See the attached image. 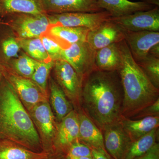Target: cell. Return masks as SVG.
Masks as SVG:
<instances>
[{"mask_svg": "<svg viewBox=\"0 0 159 159\" xmlns=\"http://www.w3.org/2000/svg\"><path fill=\"white\" fill-rule=\"evenodd\" d=\"M123 97L118 71L96 68L83 80L80 98L86 114L103 129L119 121L122 116Z\"/></svg>", "mask_w": 159, "mask_h": 159, "instance_id": "1", "label": "cell"}, {"mask_svg": "<svg viewBox=\"0 0 159 159\" xmlns=\"http://www.w3.org/2000/svg\"><path fill=\"white\" fill-rule=\"evenodd\" d=\"M0 139L9 140L30 150L42 148L39 134L30 114L10 83L0 80Z\"/></svg>", "mask_w": 159, "mask_h": 159, "instance_id": "2", "label": "cell"}, {"mask_svg": "<svg viewBox=\"0 0 159 159\" xmlns=\"http://www.w3.org/2000/svg\"><path fill=\"white\" fill-rule=\"evenodd\" d=\"M122 62L119 72L123 89L122 116L134 117L159 99V89L134 60L124 40L119 43Z\"/></svg>", "mask_w": 159, "mask_h": 159, "instance_id": "3", "label": "cell"}, {"mask_svg": "<svg viewBox=\"0 0 159 159\" xmlns=\"http://www.w3.org/2000/svg\"><path fill=\"white\" fill-rule=\"evenodd\" d=\"M7 25L18 38H40L50 25L48 14L15 13L7 16Z\"/></svg>", "mask_w": 159, "mask_h": 159, "instance_id": "4", "label": "cell"}, {"mask_svg": "<svg viewBox=\"0 0 159 159\" xmlns=\"http://www.w3.org/2000/svg\"><path fill=\"white\" fill-rule=\"evenodd\" d=\"M44 151L49 152L53 146L57 125L54 113L48 101L42 102L29 111Z\"/></svg>", "mask_w": 159, "mask_h": 159, "instance_id": "5", "label": "cell"}, {"mask_svg": "<svg viewBox=\"0 0 159 159\" xmlns=\"http://www.w3.org/2000/svg\"><path fill=\"white\" fill-rule=\"evenodd\" d=\"M96 51L86 41L76 43L62 49L60 59L70 64L83 80L97 68L95 66Z\"/></svg>", "mask_w": 159, "mask_h": 159, "instance_id": "6", "label": "cell"}, {"mask_svg": "<svg viewBox=\"0 0 159 159\" xmlns=\"http://www.w3.org/2000/svg\"><path fill=\"white\" fill-rule=\"evenodd\" d=\"M3 75L13 87L28 111L40 102L48 101V96L31 79L19 76L3 66Z\"/></svg>", "mask_w": 159, "mask_h": 159, "instance_id": "7", "label": "cell"}, {"mask_svg": "<svg viewBox=\"0 0 159 159\" xmlns=\"http://www.w3.org/2000/svg\"><path fill=\"white\" fill-rule=\"evenodd\" d=\"M50 25L70 27H84L90 30L94 29L111 17L108 11L68 12L48 14Z\"/></svg>", "mask_w": 159, "mask_h": 159, "instance_id": "8", "label": "cell"}, {"mask_svg": "<svg viewBox=\"0 0 159 159\" xmlns=\"http://www.w3.org/2000/svg\"><path fill=\"white\" fill-rule=\"evenodd\" d=\"M111 20L125 31H159V7Z\"/></svg>", "mask_w": 159, "mask_h": 159, "instance_id": "9", "label": "cell"}, {"mask_svg": "<svg viewBox=\"0 0 159 159\" xmlns=\"http://www.w3.org/2000/svg\"><path fill=\"white\" fill-rule=\"evenodd\" d=\"M53 69L56 82L67 98L73 101L80 99L83 80L73 67L66 61L59 59L54 61Z\"/></svg>", "mask_w": 159, "mask_h": 159, "instance_id": "10", "label": "cell"}, {"mask_svg": "<svg viewBox=\"0 0 159 159\" xmlns=\"http://www.w3.org/2000/svg\"><path fill=\"white\" fill-rule=\"evenodd\" d=\"M111 18L89 31L86 42L95 51L124 40L125 31Z\"/></svg>", "mask_w": 159, "mask_h": 159, "instance_id": "11", "label": "cell"}, {"mask_svg": "<svg viewBox=\"0 0 159 159\" xmlns=\"http://www.w3.org/2000/svg\"><path fill=\"white\" fill-rule=\"evenodd\" d=\"M103 135L105 150L114 159H124L132 142L120 122L106 126Z\"/></svg>", "mask_w": 159, "mask_h": 159, "instance_id": "12", "label": "cell"}, {"mask_svg": "<svg viewBox=\"0 0 159 159\" xmlns=\"http://www.w3.org/2000/svg\"><path fill=\"white\" fill-rule=\"evenodd\" d=\"M124 40L136 62L142 61L150 49L159 43V31H125Z\"/></svg>", "mask_w": 159, "mask_h": 159, "instance_id": "13", "label": "cell"}, {"mask_svg": "<svg viewBox=\"0 0 159 159\" xmlns=\"http://www.w3.org/2000/svg\"><path fill=\"white\" fill-rule=\"evenodd\" d=\"M43 8L48 14L104 11L98 0H43Z\"/></svg>", "mask_w": 159, "mask_h": 159, "instance_id": "14", "label": "cell"}, {"mask_svg": "<svg viewBox=\"0 0 159 159\" xmlns=\"http://www.w3.org/2000/svg\"><path fill=\"white\" fill-rule=\"evenodd\" d=\"M79 139L78 114L71 111L57 125V133L53 146L57 148H69L71 144Z\"/></svg>", "mask_w": 159, "mask_h": 159, "instance_id": "15", "label": "cell"}, {"mask_svg": "<svg viewBox=\"0 0 159 159\" xmlns=\"http://www.w3.org/2000/svg\"><path fill=\"white\" fill-rule=\"evenodd\" d=\"M89 30L84 27L50 25L46 33L57 41L64 49L73 44L86 41Z\"/></svg>", "mask_w": 159, "mask_h": 159, "instance_id": "16", "label": "cell"}, {"mask_svg": "<svg viewBox=\"0 0 159 159\" xmlns=\"http://www.w3.org/2000/svg\"><path fill=\"white\" fill-rule=\"evenodd\" d=\"M104 11H108L112 17L128 15L139 11H146L155 6L144 2H131L129 0H98Z\"/></svg>", "mask_w": 159, "mask_h": 159, "instance_id": "17", "label": "cell"}, {"mask_svg": "<svg viewBox=\"0 0 159 159\" xmlns=\"http://www.w3.org/2000/svg\"><path fill=\"white\" fill-rule=\"evenodd\" d=\"M79 127V140L92 148L106 151L103 135L97 125L85 113L78 114Z\"/></svg>", "mask_w": 159, "mask_h": 159, "instance_id": "18", "label": "cell"}, {"mask_svg": "<svg viewBox=\"0 0 159 159\" xmlns=\"http://www.w3.org/2000/svg\"><path fill=\"white\" fill-rule=\"evenodd\" d=\"M50 154L47 152H35L14 142L0 139V159H44Z\"/></svg>", "mask_w": 159, "mask_h": 159, "instance_id": "19", "label": "cell"}, {"mask_svg": "<svg viewBox=\"0 0 159 159\" xmlns=\"http://www.w3.org/2000/svg\"><path fill=\"white\" fill-rule=\"evenodd\" d=\"M122 62L119 43H116L97 50L95 54V66L103 71H118Z\"/></svg>", "mask_w": 159, "mask_h": 159, "instance_id": "20", "label": "cell"}, {"mask_svg": "<svg viewBox=\"0 0 159 159\" xmlns=\"http://www.w3.org/2000/svg\"><path fill=\"white\" fill-rule=\"evenodd\" d=\"M0 15L3 16L15 13H46L43 0H0Z\"/></svg>", "mask_w": 159, "mask_h": 159, "instance_id": "21", "label": "cell"}, {"mask_svg": "<svg viewBox=\"0 0 159 159\" xmlns=\"http://www.w3.org/2000/svg\"><path fill=\"white\" fill-rule=\"evenodd\" d=\"M122 127L132 142L150 132L159 126L158 116H148L139 120L125 118L120 121Z\"/></svg>", "mask_w": 159, "mask_h": 159, "instance_id": "22", "label": "cell"}, {"mask_svg": "<svg viewBox=\"0 0 159 159\" xmlns=\"http://www.w3.org/2000/svg\"><path fill=\"white\" fill-rule=\"evenodd\" d=\"M49 89L52 108L56 119L60 122L73 110V107L64 92L52 78L49 79Z\"/></svg>", "mask_w": 159, "mask_h": 159, "instance_id": "23", "label": "cell"}, {"mask_svg": "<svg viewBox=\"0 0 159 159\" xmlns=\"http://www.w3.org/2000/svg\"><path fill=\"white\" fill-rule=\"evenodd\" d=\"M38 61L23 52L17 57L2 65L3 66L15 74L25 78H31Z\"/></svg>", "mask_w": 159, "mask_h": 159, "instance_id": "24", "label": "cell"}, {"mask_svg": "<svg viewBox=\"0 0 159 159\" xmlns=\"http://www.w3.org/2000/svg\"><path fill=\"white\" fill-rule=\"evenodd\" d=\"M21 49L16 36L11 30L0 33V60L2 65L17 57Z\"/></svg>", "mask_w": 159, "mask_h": 159, "instance_id": "25", "label": "cell"}, {"mask_svg": "<svg viewBox=\"0 0 159 159\" xmlns=\"http://www.w3.org/2000/svg\"><path fill=\"white\" fill-rule=\"evenodd\" d=\"M158 128L131 143L124 159H136L148 152L155 144Z\"/></svg>", "mask_w": 159, "mask_h": 159, "instance_id": "26", "label": "cell"}, {"mask_svg": "<svg viewBox=\"0 0 159 159\" xmlns=\"http://www.w3.org/2000/svg\"><path fill=\"white\" fill-rule=\"evenodd\" d=\"M16 38L21 49L31 58L39 62H48L52 60L46 51L40 38Z\"/></svg>", "mask_w": 159, "mask_h": 159, "instance_id": "27", "label": "cell"}, {"mask_svg": "<svg viewBox=\"0 0 159 159\" xmlns=\"http://www.w3.org/2000/svg\"><path fill=\"white\" fill-rule=\"evenodd\" d=\"M54 61L53 60L48 62L38 61L34 73L30 78L47 96H48V80L50 72L54 67Z\"/></svg>", "mask_w": 159, "mask_h": 159, "instance_id": "28", "label": "cell"}, {"mask_svg": "<svg viewBox=\"0 0 159 159\" xmlns=\"http://www.w3.org/2000/svg\"><path fill=\"white\" fill-rule=\"evenodd\" d=\"M157 88H159V58L148 55L142 61L137 62Z\"/></svg>", "mask_w": 159, "mask_h": 159, "instance_id": "29", "label": "cell"}, {"mask_svg": "<svg viewBox=\"0 0 159 159\" xmlns=\"http://www.w3.org/2000/svg\"><path fill=\"white\" fill-rule=\"evenodd\" d=\"M40 39L51 59L55 61L60 59L61 53L63 48L59 43L46 33L43 34Z\"/></svg>", "mask_w": 159, "mask_h": 159, "instance_id": "30", "label": "cell"}, {"mask_svg": "<svg viewBox=\"0 0 159 159\" xmlns=\"http://www.w3.org/2000/svg\"><path fill=\"white\" fill-rule=\"evenodd\" d=\"M92 157V149L87 145L78 141L70 145L68 151L67 158Z\"/></svg>", "mask_w": 159, "mask_h": 159, "instance_id": "31", "label": "cell"}, {"mask_svg": "<svg viewBox=\"0 0 159 159\" xmlns=\"http://www.w3.org/2000/svg\"><path fill=\"white\" fill-rule=\"evenodd\" d=\"M159 112V98L152 104L145 108L139 113L140 115L136 116L137 118L139 117L148 116H157Z\"/></svg>", "mask_w": 159, "mask_h": 159, "instance_id": "32", "label": "cell"}, {"mask_svg": "<svg viewBox=\"0 0 159 159\" xmlns=\"http://www.w3.org/2000/svg\"><path fill=\"white\" fill-rule=\"evenodd\" d=\"M136 159H159V144L156 143L148 152Z\"/></svg>", "mask_w": 159, "mask_h": 159, "instance_id": "33", "label": "cell"}, {"mask_svg": "<svg viewBox=\"0 0 159 159\" xmlns=\"http://www.w3.org/2000/svg\"><path fill=\"white\" fill-rule=\"evenodd\" d=\"M92 157L93 159H110L106 151L92 148Z\"/></svg>", "mask_w": 159, "mask_h": 159, "instance_id": "34", "label": "cell"}, {"mask_svg": "<svg viewBox=\"0 0 159 159\" xmlns=\"http://www.w3.org/2000/svg\"><path fill=\"white\" fill-rule=\"evenodd\" d=\"M148 55L159 58V43L154 46L150 49Z\"/></svg>", "mask_w": 159, "mask_h": 159, "instance_id": "35", "label": "cell"}, {"mask_svg": "<svg viewBox=\"0 0 159 159\" xmlns=\"http://www.w3.org/2000/svg\"><path fill=\"white\" fill-rule=\"evenodd\" d=\"M140 1L154 6L159 7V0H140Z\"/></svg>", "mask_w": 159, "mask_h": 159, "instance_id": "36", "label": "cell"}, {"mask_svg": "<svg viewBox=\"0 0 159 159\" xmlns=\"http://www.w3.org/2000/svg\"><path fill=\"white\" fill-rule=\"evenodd\" d=\"M3 77V65L2 61L0 60V80Z\"/></svg>", "mask_w": 159, "mask_h": 159, "instance_id": "37", "label": "cell"}, {"mask_svg": "<svg viewBox=\"0 0 159 159\" xmlns=\"http://www.w3.org/2000/svg\"><path fill=\"white\" fill-rule=\"evenodd\" d=\"M67 159H93V157H83L79 158H71Z\"/></svg>", "mask_w": 159, "mask_h": 159, "instance_id": "38", "label": "cell"}, {"mask_svg": "<svg viewBox=\"0 0 159 159\" xmlns=\"http://www.w3.org/2000/svg\"><path fill=\"white\" fill-rule=\"evenodd\" d=\"M50 156H49L47 158L44 159H50Z\"/></svg>", "mask_w": 159, "mask_h": 159, "instance_id": "39", "label": "cell"}, {"mask_svg": "<svg viewBox=\"0 0 159 159\" xmlns=\"http://www.w3.org/2000/svg\"><path fill=\"white\" fill-rule=\"evenodd\" d=\"M0 12H1V7H0Z\"/></svg>", "mask_w": 159, "mask_h": 159, "instance_id": "40", "label": "cell"}]
</instances>
